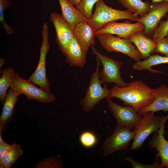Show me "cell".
Returning a JSON list of instances; mask_svg holds the SVG:
<instances>
[{
    "label": "cell",
    "instance_id": "6da1fadb",
    "mask_svg": "<svg viewBox=\"0 0 168 168\" xmlns=\"http://www.w3.org/2000/svg\"><path fill=\"white\" fill-rule=\"evenodd\" d=\"M152 89L143 82L136 80L126 86L114 85L110 89V97L119 99L124 105L132 107L138 112L154 101Z\"/></svg>",
    "mask_w": 168,
    "mask_h": 168
},
{
    "label": "cell",
    "instance_id": "7a4b0ae2",
    "mask_svg": "<svg viewBox=\"0 0 168 168\" xmlns=\"http://www.w3.org/2000/svg\"><path fill=\"white\" fill-rule=\"evenodd\" d=\"M139 18L138 15L128 10L114 9L106 5L104 0H98L96 3L94 12L87 23L96 32L111 21L124 19L137 21Z\"/></svg>",
    "mask_w": 168,
    "mask_h": 168
},
{
    "label": "cell",
    "instance_id": "3957f363",
    "mask_svg": "<svg viewBox=\"0 0 168 168\" xmlns=\"http://www.w3.org/2000/svg\"><path fill=\"white\" fill-rule=\"evenodd\" d=\"M96 60V68L90 76L85 96L79 101L83 110L86 113L90 112L101 100L111 98L110 89L108 88L106 84L104 85L103 87L101 86L98 77L100 62L97 56Z\"/></svg>",
    "mask_w": 168,
    "mask_h": 168
},
{
    "label": "cell",
    "instance_id": "277c9868",
    "mask_svg": "<svg viewBox=\"0 0 168 168\" xmlns=\"http://www.w3.org/2000/svg\"><path fill=\"white\" fill-rule=\"evenodd\" d=\"M133 130L134 133L131 149L134 150L141 147L145 140L152 133L160 128L164 116H157L153 112L144 113Z\"/></svg>",
    "mask_w": 168,
    "mask_h": 168
},
{
    "label": "cell",
    "instance_id": "5b68a950",
    "mask_svg": "<svg viewBox=\"0 0 168 168\" xmlns=\"http://www.w3.org/2000/svg\"><path fill=\"white\" fill-rule=\"evenodd\" d=\"M96 36L102 47L108 52L122 53L135 61L142 58L139 51L129 38L114 36L108 33L96 34Z\"/></svg>",
    "mask_w": 168,
    "mask_h": 168
},
{
    "label": "cell",
    "instance_id": "8992f818",
    "mask_svg": "<svg viewBox=\"0 0 168 168\" xmlns=\"http://www.w3.org/2000/svg\"><path fill=\"white\" fill-rule=\"evenodd\" d=\"M49 26L44 22L42 26V41L40 48L38 63L34 72L28 80L45 91L49 92V83L47 78L46 58L50 45L49 42Z\"/></svg>",
    "mask_w": 168,
    "mask_h": 168
},
{
    "label": "cell",
    "instance_id": "52a82bcc",
    "mask_svg": "<svg viewBox=\"0 0 168 168\" xmlns=\"http://www.w3.org/2000/svg\"><path fill=\"white\" fill-rule=\"evenodd\" d=\"M91 48L93 54L98 57L103 66L102 69L98 74L101 83H113L122 87L128 86V83L123 80L120 74V69L123 62L103 55L94 46H91Z\"/></svg>",
    "mask_w": 168,
    "mask_h": 168
},
{
    "label": "cell",
    "instance_id": "ba28073f",
    "mask_svg": "<svg viewBox=\"0 0 168 168\" xmlns=\"http://www.w3.org/2000/svg\"><path fill=\"white\" fill-rule=\"evenodd\" d=\"M35 85L28 79L23 78L17 72H15L10 88L21 94L26 96L27 100H35L43 103H50L55 100L54 93L45 91Z\"/></svg>",
    "mask_w": 168,
    "mask_h": 168
},
{
    "label": "cell",
    "instance_id": "9c48e42d",
    "mask_svg": "<svg viewBox=\"0 0 168 168\" xmlns=\"http://www.w3.org/2000/svg\"><path fill=\"white\" fill-rule=\"evenodd\" d=\"M130 128L117 126L105 139L101 147L103 155L107 156L120 150L126 149L133 139L134 133Z\"/></svg>",
    "mask_w": 168,
    "mask_h": 168
},
{
    "label": "cell",
    "instance_id": "30bf717a",
    "mask_svg": "<svg viewBox=\"0 0 168 168\" xmlns=\"http://www.w3.org/2000/svg\"><path fill=\"white\" fill-rule=\"evenodd\" d=\"M107 105L117 121V126L131 129L134 128L142 118L133 108L129 106H122L109 98Z\"/></svg>",
    "mask_w": 168,
    "mask_h": 168
},
{
    "label": "cell",
    "instance_id": "8fae6325",
    "mask_svg": "<svg viewBox=\"0 0 168 168\" xmlns=\"http://www.w3.org/2000/svg\"><path fill=\"white\" fill-rule=\"evenodd\" d=\"M151 4L150 11L137 20L144 26L143 31L147 37L152 36L154 30L158 27L161 20L168 12V2H152Z\"/></svg>",
    "mask_w": 168,
    "mask_h": 168
},
{
    "label": "cell",
    "instance_id": "7c38bea8",
    "mask_svg": "<svg viewBox=\"0 0 168 168\" xmlns=\"http://www.w3.org/2000/svg\"><path fill=\"white\" fill-rule=\"evenodd\" d=\"M49 19L55 30L56 42L59 49L64 55L68 45L74 37L73 30L61 14L52 12L50 14Z\"/></svg>",
    "mask_w": 168,
    "mask_h": 168
},
{
    "label": "cell",
    "instance_id": "4fadbf2b",
    "mask_svg": "<svg viewBox=\"0 0 168 168\" xmlns=\"http://www.w3.org/2000/svg\"><path fill=\"white\" fill-rule=\"evenodd\" d=\"M144 29L143 25L139 22L132 23L128 20L122 22L115 21L106 24L101 29L96 32L95 34L108 33L116 35L120 38H129L132 34L138 31H143Z\"/></svg>",
    "mask_w": 168,
    "mask_h": 168
},
{
    "label": "cell",
    "instance_id": "5bb4252c",
    "mask_svg": "<svg viewBox=\"0 0 168 168\" xmlns=\"http://www.w3.org/2000/svg\"><path fill=\"white\" fill-rule=\"evenodd\" d=\"M168 119V114L164 116L161 125L159 129L155 132L151 139L149 141L148 146L151 149H155L160 158L162 167L168 168V140L164 135L165 124Z\"/></svg>",
    "mask_w": 168,
    "mask_h": 168
},
{
    "label": "cell",
    "instance_id": "9a60e30c",
    "mask_svg": "<svg viewBox=\"0 0 168 168\" xmlns=\"http://www.w3.org/2000/svg\"><path fill=\"white\" fill-rule=\"evenodd\" d=\"M152 95L154 98L152 102L147 106L138 111L142 116L147 112H156L163 110L168 111V87L166 84H162L152 89Z\"/></svg>",
    "mask_w": 168,
    "mask_h": 168
},
{
    "label": "cell",
    "instance_id": "2e32d148",
    "mask_svg": "<svg viewBox=\"0 0 168 168\" xmlns=\"http://www.w3.org/2000/svg\"><path fill=\"white\" fill-rule=\"evenodd\" d=\"M73 31L74 37L86 56L90 47L95 46V32L87 22H81L77 24Z\"/></svg>",
    "mask_w": 168,
    "mask_h": 168
},
{
    "label": "cell",
    "instance_id": "e0dca14e",
    "mask_svg": "<svg viewBox=\"0 0 168 168\" xmlns=\"http://www.w3.org/2000/svg\"><path fill=\"white\" fill-rule=\"evenodd\" d=\"M19 92L10 88L4 102L0 117V131L6 130L8 124L12 120L15 104L18 100Z\"/></svg>",
    "mask_w": 168,
    "mask_h": 168
},
{
    "label": "cell",
    "instance_id": "ac0fdd59",
    "mask_svg": "<svg viewBox=\"0 0 168 168\" xmlns=\"http://www.w3.org/2000/svg\"><path fill=\"white\" fill-rule=\"evenodd\" d=\"M64 55L66 62L72 67L82 68L86 63V56L74 37L68 45Z\"/></svg>",
    "mask_w": 168,
    "mask_h": 168
},
{
    "label": "cell",
    "instance_id": "d6986e66",
    "mask_svg": "<svg viewBox=\"0 0 168 168\" xmlns=\"http://www.w3.org/2000/svg\"><path fill=\"white\" fill-rule=\"evenodd\" d=\"M58 0L61 8V15L73 30L79 23L88 22L89 19L84 17L69 1Z\"/></svg>",
    "mask_w": 168,
    "mask_h": 168
},
{
    "label": "cell",
    "instance_id": "ffe728a7",
    "mask_svg": "<svg viewBox=\"0 0 168 168\" xmlns=\"http://www.w3.org/2000/svg\"><path fill=\"white\" fill-rule=\"evenodd\" d=\"M129 39L136 46L144 60L147 59L151 54L154 53L156 44L154 40L148 38L144 35L143 31L134 33Z\"/></svg>",
    "mask_w": 168,
    "mask_h": 168
},
{
    "label": "cell",
    "instance_id": "44dd1931",
    "mask_svg": "<svg viewBox=\"0 0 168 168\" xmlns=\"http://www.w3.org/2000/svg\"><path fill=\"white\" fill-rule=\"evenodd\" d=\"M168 63V57L162 56L158 55H150L146 59L136 61L132 65V68L135 70H147L152 73H159L163 74L162 71L152 69V67L156 65Z\"/></svg>",
    "mask_w": 168,
    "mask_h": 168
},
{
    "label": "cell",
    "instance_id": "7402d4cb",
    "mask_svg": "<svg viewBox=\"0 0 168 168\" xmlns=\"http://www.w3.org/2000/svg\"><path fill=\"white\" fill-rule=\"evenodd\" d=\"M127 10L134 14L139 15L140 17L145 16L150 11L151 3L144 2L142 0H118Z\"/></svg>",
    "mask_w": 168,
    "mask_h": 168
},
{
    "label": "cell",
    "instance_id": "603a6c76",
    "mask_svg": "<svg viewBox=\"0 0 168 168\" xmlns=\"http://www.w3.org/2000/svg\"><path fill=\"white\" fill-rule=\"evenodd\" d=\"M23 154L21 146L14 142L0 160V167L10 168Z\"/></svg>",
    "mask_w": 168,
    "mask_h": 168
},
{
    "label": "cell",
    "instance_id": "cb8c5ba5",
    "mask_svg": "<svg viewBox=\"0 0 168 168\" xmlns=\"http://www.w3.org/2000/svg\"><path fill=\"white\" fill-rule=\"evenodd\" d=\"M0 78V100L3 103L7 95L8 88L11 86L15 72L12 68L9 67L3 69Z\"/></svg>",
    "mask_w": 168,
    "mask_h": 168
},
{
    "label": "cell",
    "instance_id": "d4e9b609",
    "mask_svg": "<svg viewBox=\"0 0 168 168\" xmlns=\"http://www.w3.org/2000/svg\"><path fill=\"white\" fill-rule=\"evenodd\" d=\"M63 162L62 160L54 156L46 158L35 165L34 168H62Z\"/></svg>",
    "mask_w": 168,
    "mask_h": 168
},
{
    "label": "cell",
    "instance_id": "484cf974",
    "mask_svg": "<svg viewBox=\"0 0 168 168\" xmlns=\"http://www.w3.org/2000/svg\"><path fill=\"white\" fill-rule=\"evenodd\" d=\"M98 0H80L76 8L85 18L90 19L92 15L93 6Z\"/></svg>",
    "mask_w": 168,
    "mask_h": 168
},
{
    "label": "cell",
    "instance_id": "4316f807",
    "mask_svg": "<svg viewBox=\"0 0 168 168\" xmlns=\"http://www.w3.org/2000/svg\"><path fill=\"white\" fill-rule=\"evenodd\" d=\"M12 5L9 0H0V21L6 33L8 35H11L14 33V31L6 21L4 16V11Z\"/></svg>",
    "mask_w": 168,
    "mask_h": 168
},
{
    "label": "cell",
    "instance_id": "83f0119b",
    "mask_svg": "<svg viewBox=\"0 0 168 168\" xmlns=\"http://www.w3.org/2000/svg\"><path fill=\"white\" fill-rule=\"evenodd\" d=\"M81 144L84 147L90 148L95 146L97 142V138L91 132L86 131L82 133L79 137Z\"/></svg>",
    "mask_w": 168,
    "mask_h": 168
},
{
    "label": "cell",
    "instance_id": "f1b7e54d",
    "mask_svg": "<svg viewBox=\"0 0 168 168\" xmlns=\"http://www.w3.org/2000/svg\"><path fill=\"white\" fill-rule=\"evenodd\" d=\"M159 157L157 153L155 155V160L153 163L150 164L139 163L130 156H125L124 159L131 163L133 168H161L162 166L159 161Z\"/></svg>",
    "mask_w": 168,
    "mask_h": 168
},
{
    "label": "cell",
    "instance_id": "f546056e",
    "mask_svg": "<svg viewBox=\"0 0 168 168\" xmlns=\"http://www.w3.org/2000/svg\"><path fill=\"white\" fill-rule=\"evenodd\" d=\"M168 31V18L160 21L158 27L154 30L152 40H156L166 37Z\"/></svg>",
    "mask_w": 168,
    "mask_h": 168
},
{
    "label": "cell",
    "instance_id": "4dcf8cb0",
    "mask_svg": "<svg viewBox=\"0 0 168 168\" xmlns=\"http://www.w3.org/2000/svg\"><path fill=\"white\" fill-rule=\"evenodd\" d=\"M156 45L154 52L168 57V39L166 37L154 40Z\"/></svg>",
    "mask_w": 168,
    "mask_h": 168
},
{
    "label": "cell",
    "instance_id": "1f68e13d",
    "mask_svg": "<svg viewBox=\"0 0 168 168\" xmlns=\"http://www.w3.org/2000/svg\"><path fill=\"white\" fill-rule=\"evenodd\" d=\"M10 146L11 145L6 142L4 141L0 142V160L1 159L3 155L7 151Z\"/></svg>",
    "mask_w": 168,
    "mask_h": 168
},
{
    "label": "cell",
    "instance_id": "d6a6232c",
    "mask_svg": "<svg viewBox=\"0 0 168 168\" xmlns=\"http://www.w3.org/2000/svg\"><path fill=\"white\" fill-rule=\"evenodd\" d=\"M73 5L76 6L79 3L80 0H68Z\"/></svg>",
    "mask_w": 168,
    "mask_h": 168
},
{
    "label": "cell",
    "instance_id": "836d02e7",
    "mask_svg": "<svg viewBox=\"0 0 168 168\" xmlns=\"http://www.w3.org/2000/svg\"><path fill=\"white\" fill-rule=\"evenodd\" d=\"M152 3L159 2L163 1H167L168 0H152Z\"/></svg>",
    "mask_w": 168,
    "mask_h": 168
},
{
    "label": "cell",
    "instance_id": "e575fe53",
    "mask_svg": "<svg viewBox=\"0 0 168 168\" xmlns=\"http://www.w3.org/2000/svg\"><path fill=\"white\" fill-rule=\"evenodd\" d=\"M4 64V61L3 59L0 58V68Z\"/></svg>",
    "mask_w": 168,
    "mask_h": 168
},
{
    "label": "cell",
    "instance_id": "d590c367",
    "mask_svg": "<svg viewBox=\"0 0 168 168\" xmlns=\"http://www.w3.org/2000/svg\"><path fill=\"white\" fill-rule=\"evenodd\" d=\"M166 37L168 39V31L167 32V35H166Z\"/></svg>",
    "mask_w": 168,
    "mask_h": 168
}]
</instances>
